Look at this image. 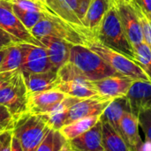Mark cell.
Here are the masks:
<instances>
[{
    "instance_id": "obj_1",
    "label": "cell",
    "mask_w": 151,
    "mask_h": 151,
    "mask_svg": "<svg viewBox=\"0 0 151 151\" xmlns=\"http://www.w3.org/2000/svg\"><path fill=\"white\" fill-rule=\"evenodd\" d=\"M95 40L133 60L135 58L134 46L129 42L123 30L114 4H112L102 20L96 34Z\"/></svg>"
},
{
    "instance_id": "obj_2",
    "label": "cell",
    "mask_w": 151,
    "mask_h": 151,
    "mask_svg": "<svg viewBox=\"0 0 151 151\" xmlns=\"http://www.w3.org/2000/svg\"><path fill=\"white\" fill-rule=\"evenodd\" d=\"M30 32L38 40L43 36H53L73 45L88 47L89 42L94 41L88 34L78 29L53 13H49L46 18L41 19Z\"/></svg>"
},
{
    "instance_id": "obj_3",
    "label": "cell",
    "mask_w": 151,
    "mask_h": 151,
    "mask_svg": "<svg viewBox=\"0 0 151 151\" xmlns=\"http://www.w3.org/2000/svg\"><path fill=\"white\" fill-rule=\"evenodd\" d=\"M68 62L72 63L90 81L120 75L104 58L87 46L73 45Z\"/></svg>"
},
{
    "instance_id": "obj_4",
    "label": "cell",
    "mask_w": 151,
    "mask_h": 151,
    "mask_svg": "<svg viewBox=\"0 0 151 151\" xmlns=\"http://www.w3.org/2000/svg\"><path fill=\"white\" fill-rule=\"evenodd\" d=\"M50 129L42 115L27 112L16 119L12 134L23 150L36 151Z\"/></svg>"
},
{
    "instance_id": "obj_5",
    "label": "cell",
    "mask_w": 151,
    "mask_h": 151,
    "mask_svg": "<svg viewBox=\"0 0 151 151\" xmlns=\"http://www.w3.org/2000/svg\"><path fill=\"white\" fill-rule=\"evenodd\" d=\"M88 47L104 58L119 74L134 81H150L142 68L130 58L103 45L96 40L90 42Z\"/></svg>"
},
{
    "instance_id": "obj_6",
    "label": "cell",
    "mask_w": 151,
    "mask_h": 151,
    "mask_svg": "<svg viewBox=\"0 0 151 151\" xmlns=\"http://www.w3.org/2000/svg\"><path fill=\"white\" fill-rule=\"evenodd\" d=\"M0 104L17 119L28 112V91L20 70L6 86L0 89Z\"/></svg>"
},
{
    "instance_id": "obj_7",
    "label": "cell",
    "mask_w": 151,
    "mask_h": 151,
    "mask_svg": "<svg viewBox=\"0 0 151 151\" xmlns=\"http://www.w3.org/2000/svg\"><path fill=\"white\" fill-rule=\"evenodd\" d=\"M0 28L7 32L19 43H30L44 47L17 18L12 10V4L7 0H0Z\"/></svg>"
},
{
    "instance_id": "obj_8",
    "label": "cell",
    "mask_w": 151,
    "mask_h": 151,
    "mask_svg": "<svg viewBox=\"0 0 151 151\" xmlns=\"http://www.w3.org/2000/svg\"><path fill=\"white\" fill-rule=\"evenodd\" d=\"M113 4L118 12L123 30L132 45L134 47L135 45L144 42L142 22L134 4L116 2L113 3Z\"/></svg>"
},
{
    "instance_id": "obj_9",
    "label": "cell",
    "mask_w": 151,
    "mask_h": 151,
    "mask_svg": "<svg viewBox=\"0 0 151 151\" xmlns=\"http://www.w3.org/2000/svg\"><path fill=\"white\" fill-rule=\"evenodd\" d=\"M22 51V64L19 70L28 73L53 71L46 48L30 44L19 43Z\"/></svg>"
},
{
    "instance_id": "obj_10",
    "label": "cell",
    "mask_w": 151,
    "mask_h": 151,
    "mask_svg": "<svg viewBox=\"0 0 151 151\" xmlns=\"http://www.w3.org/2000/svg\"><path fill=\"white\" fill-rule=\"evenodd\" d=\"M134 81L122 75H114L93 81L97 95L108 101L126 97Z\"/></svg>"
},
{
    "instance_id": "obj_11",
    "label": "cell",
    "mask_w": 151,
    "mask_h": 151,
    "mask_svg": "<svg viewBox=\"0 0 151 151\" xmlns=\"http://www.w3.org/2000/svg\"><path fill=\"white\" fill-rule=\"evenodd\" d=\"M110 102L99 96L81 99L67 111L65 125L89 117H100Z\"/></svg>"
},
{
    "instance_id": "obj_12",
    "label": "cell",
    "mask_w": 151,
    "mask_h": 151,
    "mask_svg": "<svg viewBox=\"0 0 151 151\" xmlns=\"http://www.w3.org/2000/svg\"><path fill=\"white\" fill-rule=\"evenodd\" d=\"M50 12L57 15L60 19L65 20L78 29L88 34L92 38L91 34L83 26L79 17V6L81 0H42ZM94 39V38H93Z\"/></svg>"
},
{
    "instance_id": "obj_13",
    "label": "cell",
    "mask_w": 151,
    "mask_h": 151,
    "mask_svg": "<svg viewBox=\"0 0 151 151\" xmlns=\"http://www.w3.org/2000/svg\"><path fill=\"white\" fill-rule=\"evenodd\" d=\"M65 96V94L58 89L28 94V112L36 115L49 114Z\"/></svg>"
},
{
    "instance_id": "obj_14",
    "label": "cell",
    "mask_w": 151,
    "mask_h": 151,
    "mask_svg": "<svg viewBox=\"0 0 151 151\" xmlns=\"http://www.w3.org/2000/svg\"><path fill=\"white\" fill-rule=\"evenodd\" d=\"M39 41L46 48L53 71L58 72L69 61L71 49L73 44L53 36H43Z\"/></svg>"
},
{
    "instance_id": "obj_15",
    "label": "cell",
    "mask_w": 151,
    "mask_h": 151,
    "mask_svg": "<svg viewBox=\"0 0 151 151\" xmlns=\"http://www.w3.org/2000/svg\"><path fill=\"white\" fill-rule=\"evenodd\" d=\"M126 98L131 112L137 117L141 112L151 110V83L144 81H134Z\"/></svg>"
},
{
    "instance_id": "obj_16",
    "label": "cell",
    "mask_w": 151,
    "mask_h": 151,
    "mask_svg": "<svg viewBox=\"0 0 151 151\" xmlns=\"http://www.w3.org/2000/svg\"><path fill=\"white\" fill-rule=\"evenodd\" d=\"M68 147L73 151H104L102 122L99 120L87 132L68 141Z\"/></svg>"
},
{
    "instance_id": "obj_17",
    "label": "cell",
    "mask_w": 151,
    "mask_h": 151,
    "mask_svg": "<svg viewBox=\"0 0 151 151\" xmlns=\"http://www.w3.org/2000/svg\"><path fill=\"white\" fill-rule=\"evenodd\" d=\"M21 73L28 94L57 89L58 86L61 82L58 72L55 71H47L37 73Z\"/></svg>"
},
{
    "instance_id": "obj_18",
    "label": "cell",
    "mask_w": 151,
    "mask_h": 151,
    "mask_svg": "<svg viewBox=\"0 0 151 151\" xmlns=\"http://www.w3.org/2000/svg\"><path fill=\"white\" fill-rule=\"evenodd\" d=\"M113 3L111 0H91L87 12L82 19V24L91 34L95 40L98 27L107 12L111 9Z\"/></svg>"
},
{
    "instance_id": "obj_19",
    "label": "cell",
    "mask_w": 151,
    "mask_h": 151,
    "mask_svg": "<svg viewBox=\"0 0 151 151\" xmlns=\"http://www.w3.org/2000/svg\"><path fill=\"white\" fill-rule=\"evenodd\" d=\"M139 128L140 124L138 117L130 111H126L121 118L119 132L132 151L138 150L143 142L140 135Z\"/></svg>"
},
{
    "instance_id": "obj_20",
    "label": "cell",
    "mask_w": 151,
    "mask_h": 151,
    "mask_svg": "<svg viewBox=\"0 0 151 151\" xmlns=\"http://www.w3.org/2000/svg\"><path fill=\"white\" fill-rule=\"evenodd\" d=\"M57 89L63 92L66 96L79 99H86L98 96L93 85V81L88 80L61 81Z\"/></svg>"
},
{
    "instance_id": "obj_21",
    "label": "cell",
    "mask_w": 151,
    "mask_h": 151,
    "mask_svg": "<svg viewBox=\"0 0 151 151\" xmlns=\"http://www.w3.org/2000/svg\"><path fill=\"white\" fill-rule=\"evenodd\" d=\"M127 111H130V108L127 98H116L111 100L106 106L105 110L100 116V121L110 124L115 130L119 132L121 118Z\"/></svg>"
},
{
    "instance_id": "obj_22",
    "label": "cell",
    "mask_w": 151,
    "mask_h": 151,
    "mask_svg": "<svg viewBox=\"0 0 151 151\" xmlns=\"http://www.w3.org/2000/svg\"><path fill=\"white\" fill-rule=\"evenodd\" d=\"M102 132L104 151H132L121 134L110 124L102 122Z\"/></svg>"
},
{
    "instance_id": "obj_23",
    "label": "cell",
    "mask_w": 151,
    "mask_h": 151,
    "mask_svg": "<svg viewBox=\"0 0 151 151\" xmlns=\"http://www.w3.org/2000/svg\"><path fill=\"white\" fill-rule=\"evenodd\" d=\"M99 120H100V117H89V118L79 119L70 124L65 125L59 131L65 137L67 141H70L89 130Z\"/></svg>"
},
{
    "instance_id": "obj_24",
    "label": "cell",
    "mask_w": 151,
    "mask_h": 151,
    "mask_svg": "<svg viewBox=\"0 0 151 151\" xmlns=\"http://www.w3.org/2000/svg\"><path fill=\"white\" fill-rule=\"evenodd\" d=\"M68 147V141L59 130L50 129L36 151H64Z\"/></svg>"
},
{
    "instance_id": "obj_25",
    "label": "cell",
    "mask_w": 151,
    "mask_h": 151,
    "mask_svg": "<svg viewBox=\"0 0 151 151\" xmlns=\"http://www.w3.org/2000/svg\"><path fill=\"white\" fill-rule=\"evenodd\" d=\"M22 51L19 43H15L6 49L5 55L0 65V73L19 69L22 64Z\"/></svg>"
},
{
    "instance_id": "obj_26",
    "label": "cell",
    "mask_w": 151,
    "mask_h": 151,
    "mask_svg": "<svg viewBox=\"0 0 151 151\" xmlns=\"http://www.w3.org/2000/svg\"><path fill=\"white\" fill-rule=\"evenodd\" d=\"M12 10L14 14L17 16V18L21 21V23L24 25V27L28 29L29 31L42 19L46 18V16L49 13H51L50 12H28L25 11L17 5L12 4Z\"/></svg>"
},
{
    "instance_id": "obj_27",
    "label": "cell",
    "mask_w": 151,
    "mask_h": 151,
    "mask_svg": "<svg viewBox=\"0 0 151 151\" xmlns=\"http://www.w3.org/2000/svg\"><path fill=\"white\" fill-rule=\"evenodd\" d=\"M135 58L134 61L142 68L151 83V50L145 42L134 47Z\"/></svg>"
},
{
    "instance_id": "obj_28",
    "label": "cell",
    "mask_w": 151,
    "mask_h": 151,
    "mask_svg": "<svg viewBox=\"0 0 151 151\" xmlns=\"http://www.w3.org/2000/svg\"><path fill=\"white\" fill-rule=\"evenodd\" d=\"M133 4L142 22L144 42L148 45V47L151 50V19L134 2H133Z\"/></svg>"
},
{
    "instance_id": "obj_29",
    "label": "cell",
    "mask_w": 151,
    "mask_h": 151,
    "mask_svg": "<svg viewBox=\"0 0 151 151\" xmlns=\"http://www.w3.org/2000/svg\"><path fill=\"white\" fill-rule=\"evenodd\" d=\"M10 2L18 7L28 11V12H50L47 6L42 1H35V0H10ZM52 13V12H51Z\"/></svg>"
},
{
    "instance_id": "obj_30",
    "label": "cell",
    "mask_w": 151,
    "mask_h": 151,
    "mask_svg": "<svg viewBox=\"0 0 151 151\" xmlns=\"http://www.w3.org/2000/svg\"><path fill=\"white\" fill-rule=\"evenodd\" d=\"M42 116L46 120V122L50 127V128L55 129V130H60L65 125L67 111L52 112V113L42 115Z\"/></svg>"
},
{
    "instance_id": "obj_31",
    "label": "cell",
    "mask_w": 151,
    "mask_h": 151,
    "mask_svg": "<svg viewBox=\"0 0 151 151\" xmlns=\"http://www.w3.org/2000/svg\"><path fill=\"white\" fill-rule=\"evenodd\" d=\"M15 121L16 119L11 112L4 106L0 104V134L8 131H12Z\"/></svg>"
},
{
    "instance_id": "obj_32",
    "label": "cell",
    "mask_w": 151,
    "mask_h": 151,
    "mask_svg": "<svg viewBox=\"0 0 151 151\" xmlns=\"http://www.w3.org/2000/svg\"><path fill=\"white\" fill-rule=\"evenodd\" d=\"M140 127L142 129L146 139L151 142V110H147L138 115Z\"/></svg>"
},
{
    "instance_id": "obj_33",
    "label": "cell",
    "mask_w": 151,
    "mask_h": 151,
    "mask_svg": "<svg viewBox=\"0 0 151 151\" xmlns=\"http://www.w3.org/2000/svg\"><path fill=\"white\" fill-rule=\"evenodd\" d=\"M15 43L19 42L12 35H10L7 32L0 28V50H5Z\"/></svg>"
},
{
    "instance_id": "obj_34",
    "label": "cell",
    "mask_w": 151,
    "mask_h": 151,
    "mask_svg": "<svg viewBox=\"0 0 151 151\" xmlns=\"http://www.w3.org/2000/svg\"><path fill=\"white\" fill-rule=\"evenodd\" d=\"M12 131L5 132L0 134V151L12 150Z\"/></svg>"
},
{
    "instance_id": "obj_35",
    "label": "cell",
    "mask_w": 151,
    "mask_h": 151,
    "mask_svg": "<svg viewBox=\"0 0 151 151\" xmlns=\"http://www.w3.org/2000/svg\"><path fill=\"white\" fill-rule=\"evenodd\" d=\"M19 69L14 70V71H9V72H3L0 73V89L6 86L10 81L13 79L15 74L19 72Z\"/></svg>"
},
{
    "instance_id": "obj_36",
    "label": "cell",
    "mask_w": 151,
    "mask_h": 151,
    "mask_svg": "<svg viewBox=\"0 0 151 151\" xmlns=\"http://www.w3.org/2000/svg\"><path fill=\"white\" fill-rule=\"evenodd\" d=\"M134 2L151 19V0H134Z\"/></svg>"
},
{
    "instance_id": "obj_37",
    "label": "cell",
    "mask_w": 151,
    "mask_h": 151,
    "mask_svg": "<svg viewBox=\"0 0 151 151\" xmlns=\"http://www.w3.org/2000/svg\"><path fill=\"white\" fill-rule=\"evenodd\" d=\"M11 151H24L19 142L15 138L12 134V150Z\"/></svg>"
},
{
    "instance_id": "obj_38",
    "label": "cell",
    "mask_w": 151,
    "mask_h": 151,
    "mask_svg": "<svg viewBox=\"0 0 151 151\" xmlns=\"http://www.w3.org/2000/svg\"><path fill=\"white\" fill-rule=\"evenodd\" d=\"M137 151H151V142L147 140L145 142H142L141 146L139 147Z\"/></svg>"
},
{
    "instance_id": "obj_39",
    "label": "cell",
    "mask_w": 151,
    "mask_h": 151,
    "mask_svg": "<svg viewBox=\"0 0 151 151\" xmlns=\"http://www.w3.org/2000/svg\"><path fill=\"white\" fill-rule=\"evenodd\" d=\"M5 52H6V49L5 50H0V65H1V62L5 55Z\"/></svg>"
},
{
    "instance_id": "obj_40",
    "label": "cell",
    "mask_w": 151,
    "mask_h": 151,
    "mask_svg": "<svg viewBox=\"0 0 151 151\" xmlns=\"http://www.w3.org/2000/svg\"><path fill=\"white\" fill-rule=\"evenodd\" d=\"M134 0H111L112 3H116V2H126V3H133Z\"/></svg>"
},
{
    "instance_id": "obj_41",
    "label": "cell",
    "mask_w": 151,
    "mask_h": 151,
    "mask_svg": "<svg viewBox=\"0 0 151 151\" xmlns=\"http://www.w3.org/2000/svg\"><path fill=\"white\" fill-rule=\"evenodd\" d=\"M64 151H73V150H72L71 149H69V147H67V148H66V149H65Z\"/></svg>"
},
{
    "instance_id": "obj_42",
    "label": "cell",
    "mask_w": 151,
    "mask_h": 151,
    "mask_svg": "<svg viewBox=\"0 0 151 151\" xmlns=\"http://www.w3.org/2000/svg\"><path fill=\"white\" fill-rule=\"evenodd\" d=\"M35 1H42V0H35Z\"/></svg>"
},
{
    "instance_id": "obj_43",
    "label": "cell",
    "mask_w": 151,
    "mask_h": 151,
    "mask_svg": "<svg viewBox=\"0 0 151 151\" xmlns=\"http://www.w3.org/2000/svg\"><path fill=\"white\" fill-rule=\"evenodd\" d=\"M7 1H10V0H7Z\"/></svg>"
}]
</instances>
